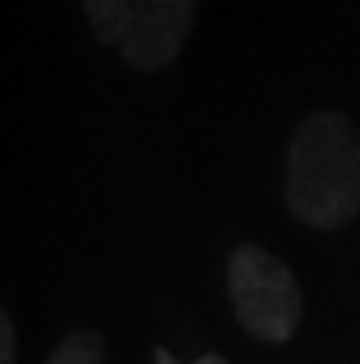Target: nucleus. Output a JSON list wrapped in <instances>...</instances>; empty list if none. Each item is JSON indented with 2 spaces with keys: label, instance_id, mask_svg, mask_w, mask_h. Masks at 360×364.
I'll list each match as a JSON object with an SVG mask.
<instances>
[{
  "label": "nucleus",
  "instance_id": "nucleus-1",
  "mask_svg": "<svg viewBox=\"0 0 360 364\" xmlns=\"http://www.w3.org/2000/svg\"><path fill=\"white\" fill-rule=\"evenodd\" d=\"M287 210L312 228H346L360 213V133L338 111L298 122L287 144Z\"/></svg>",
  "mask_w": 360,
  "mask_h": 364
},
{
  "label": "nucleus",
  "instance_id": "nucleus-2",
  "mask_svg": "<svg viewBox=\"0 0 360 364\" xmlns=\"http://www.w3.org/2000/svg\"><path fill=\"white\" fill-rule=\"evenodd\" d=\"M231 309L246 335L261 342H287L302 324V291L294 272L268 250L243 243L228 262Z\"/></svg>",
  "mask_w": 360,
  "mask_h": 364
},
{
  "label": "nucleus",
  "instance_id": "nucleus-3",
  "mask_svg": "<svg viewBox=\"0 0 360 364\" xmlns=\"http://www.w3.org/2000/svg\"><path fill=\"white\" fill-rule=\"evenodd\" d=\"M199 0H133L129 30L121 41V59L136 70L169 67L195 23Z\"/></svg>",
  "mask_w": 360,
  "mask_h": 364
},
{
  "label": "nucleus",
  "instance_id": "nucleus-6",
  "mask_svg": "<svg viewBox=\"0 0 360 364\" xmlns=\"http://www.w3.org/2000/svg\"><path fill=\"white\" fill-rule=\"evenodd\" d=\"M0 364H15V324L8 313H0Z\"/></svg>",
  "mask_w": 360,
  "mask_h": 364
},
{
  "label": "nucleus",
  "instance_id": "nucleus-7",
  "mask_svg": "<svg viewBox=\"0 0 360 364\" xmlns=\"http://www.w3.org/2000/svg\"><path fill=\"white\" fill-rule=\"evenodd\" d=\"M155 364H180L173 353H169V350H155ZM195 364H228L221 353H206L202 360H195Z\"/></svg>",
  "mask_w": 360,
  "mask_h": 364
},
{
  "label": "nucleus",
  "instance_id": "nucleus-4",
  "mask_svg": "<svg viewBox=\"0 0 360 364\" xmlns=\"http://www.w3.org/2000/svg\"><path fill=\"white\" fill-rule=\"evenodd\" d=\"M129 15H133V0H84V18L103 45L121 48L125 30H129Z\"/></svg>",
  "mask_w": 360,
  "mask_h": 364
},
{
  "label": "nucleus",
  "instance_id": "nucleus-5",
  "mask_svg": "<svg viewBox=\"0 0 360 364\" xmlns=\"http://www.w3.org/2000/svg\"><path fill=\"white\" fill-rule=\"evenodd\" d=\"M48 364H103V335L77 331L48 357Z\"/></svg>",
  "mask_w": 360,
  "mask_h": 364
}]
</instances>
